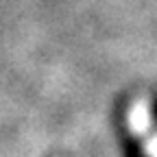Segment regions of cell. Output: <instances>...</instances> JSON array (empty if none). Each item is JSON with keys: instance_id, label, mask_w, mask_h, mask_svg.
Segmentation results:
<instances>
[{"instance_id": "1", "label": "cell", "mask_w": 157, "mask_h": 157, "mask_svg": "<svg viewBox=\"0 0 157 157\" xmlns=\"http://www.w3.org/2000/svg\"><path fill=\"white\" fill-rule=\"evenodd\" d=\"M124 155L127 157H146L144 151H142V146L137 144L135 140H127L124 142Z\"/></svg>"}, {"instance_id": "2", "label": "cell", "mask_w": 157, "mask_h": 157, "mask_svg": "<svg viewBox=\"0 0 157 157\" xmlns=\"http://www.w3.org/2000/svg\"><path fill=\"white\" fill-rule=\"evenodd\" d=\"M153 122H155V127H157V98H155V103H153Z\"/></svg>"}]
</instances>
